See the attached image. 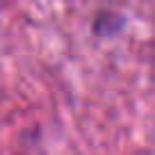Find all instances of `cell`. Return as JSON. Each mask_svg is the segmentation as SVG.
<instances>
[]
</instances>
